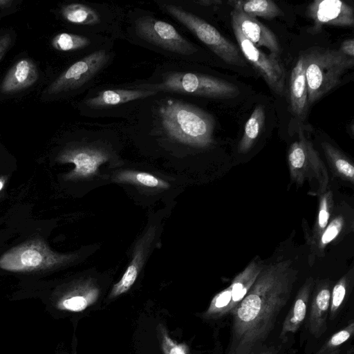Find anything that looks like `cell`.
<instances>
[{
    "label": "cell",
    "instance_id": "1",
    "mask_svg": "<svg viewBox=\"0 0 354 354\" xmlns=\"http://www.w3.org/2000/svg\"><path fill=\"white\" fill-rule=\"evenodd\" d=\"M291 260L264 266L242 301L233 309L225 354H253L272 331L297 278Z\"/></svg>",
    "mask_w": 354,
    "mask_h": 354
},
{
    "label": "cell",
    "instance_id": "2",
    "mask_svg": "<svg viewBox=\"0 0 354 354\" xmlns=\"http://www.w3.org/2000/svg\"><path fill=\"white\" fill-rule=\"evenodd\" d=\"M136 130H147L172 142L206 148L214 142L212 115L183 98L158 93L146 98L130 114Z\"/></svg>",
    "mask_w": 354,
    "mask_h": 354
},
{
    "label": "cell",
    "instance_id": "3",
    "mask_svg": "<svg viewBox=\"0 0 354 354\" xmlns=\"http://www.w3.org/2000/svg\"><path fill=\"white\" fill-rule=\"evenodd\" d=\"M124 38L168 57L183 62L197 55L198 47L174 25L151 12L135 8L125 12Z\"/></svg>",
    "mask_w": 354,
    "mask_h": 354
},
{
    "label": "cell",
    "instance_id": "4",
    "mask_svg": "<svg viewBox=\"0 0 354 354\" xmlns=\"http://www.w3.org/2000/svg\"><path fill=\"white\" fill-rule=\"evenodd\" d=\"M127 85L157 93L209 98H232L240 93L239 89L229 82L186 70L183 62L174 61L158 66L148 79Z\"/></svg>",
    "mask_w": 354,
    "mask_h": 354
},
{
    "label": "cell",
    "instance_id": "5",
    "mask_svg": "<svg viewBox=\"0 0 354 354\" xmlns=\"http://www.w3.org/2000/svg\"><path fill=\"white\" fill-rule=\"evenodd\" d=\"M307 82L308 104H313L335 88L354 59L338 50L313 47L303 55Z\"/></svg>",
    "mask_w": 354,
    "mask_h": 354
},
{
    "label": "cell",
    "instance_id": "6",
    "mask_svg": "<svg viewBox=\"0 0 354 354\" xmlns=\"http://www.w3.org/2000/svg\"><path fill=\"white\" fill-rule=\"evenodd\" d=\"M60 14L65 21L82 28L86 34L112 39L124 38L125 12L119 6L74 2L62 6Z\"/></svg>",
    "mask_w": 354,
    "mask_h": 354
},
{
    "label": "cell",
    "instance_id": "7",
    "mask_svg": "<svg viewBox=\"0 0 354 354\" xmlns=\"http://www.w3.org/2000/svg\"><path fill=\"white\" fill-rule=\"evenodd\" d=\"M156 3L160 10L190 31L225 63L237 66L246 65L237 47L208 22L183 8L174 1H157Z\"/></svg>",
    "mask_w": 354,
    "mask_h": 354
},
{
    "label": "cell",
    "instance_id": "8",
    "mask_svg": "<svg viewBox=\"0 0 354 354\" xmlns=\"http://www.w3.org/2000/svg\"><path fill=\"white\" fill-rule=\"evenodd\" d=\"M288 163L291 180L297 185L308 180L314 185L317 196L327 190L329 178L326 165L312 142L302 133L288 149Z\"/></svg>",
    "mask_w": 354,
    "mask_h": 354
},
{
    "label": "cell",
    "instance_id": "9",
    "mask_svg": "<svg viewBox=\"0 0 354 354\" xmlns=\"http://www.w3.org/2000/svg\"><path fill=\"white\" fill-rule=\"evenodd\" d=\"M113 42L83 56L61 73L48 87L50 95L80 90L93 80L113 61Z\"/></svg>",
    "mask_w": 354,
    "mask_h": 354
},
{
    "label": "cell",
    "instance_id": "10",
    "mask_svg": "<svg viewBox=\"0 0 354 354\" xmlns=\"http://www.w3.org/2000/svg\"><path fill=\"white\" fill-rule=\"evenodd\" d=\"M157 93L126 85L122 88H96L91 91L82 105L90 117H104L112 111H129L130 114L147 97Z\"/></svg>",
    "mask_w": 354,
    "mask_h": 354
},
{
    "label": "cell",
    "instance_id": "11",
    "mask_svg": "<svg viewBox=\"0 0 354 354\" xmlns=\"http://www.w3.org/2000/svg\"><path fill=\"white\" fill-rule=\"evenodd\" d=\"M67 259L53 252L39 240L26 242L4 253L0 268L11 272H30L53 268Z\"/></svg>",
    "mask_w": 354,
    "mask_h": 354
},
{
    "label": "cell",
    "instance_id": "12",
    "mask_svg": "<svg viewBox=\"0 0 354 354\" xmlns=\"http://www.w3.org/2000/svg\"><path fill=\"white\" fill-rule=\"evenodd\" d=\"M264 265L261 260H253L232 281L231 284L217 293L210 301L203 316L218 319L231 313L242 301L261 272Z\"/></svg>",
    "mask_w": 354,
    "mask_h": 354
},
{
    "label": "cell",
    "instance_id": "13",
    "mask_svg": "<svg viewBox=\"0 0 354 354\" xmlns=\"http://www.w3.org/2000/svg\"><path fill=\"white\" fill-rule=\"evenodd\" d=\"M232 27L239 48L244 57L263 77L270 88L276 94L283 95L285 92L286 73L283 66L277 55H268L257 48L241 32L235 23Z\"/></svg>",
    "mask_w": 354,
    "mask_h": 354
},
{
    "label": "cell",
    "instance_id": "14",
    "mask_svg": "<svg viewBox=\"0 0 354 354\" xmlns=\"http://www.w3.org/2000/svg\"><path fill=\"white\" fill-rule=\"evenodd\" d=\"M110 153L101 146L93 144H73L62 151L57 160L72 163L74 169L67 175L69 180L86 179L95 175L99 167L109 160Z\"/></svg>",
    "mask_w": 354,
    "mask_h": 354
},
{
    "label": "cell",
    "instance_id": "15",
    "mask_svg": "<svg viewBox=\"0 0 354 354\" xmlns=\"http://www.w3.org/2000/svg\"><path fill=\"white\" fill-rule=\"evenodd\" d=\"M306 14L313 21L314 30L326 24L351 27L354 24L353 8L339 0H315L308 5Z\"/></svg>",
    "mask_w": 354,
    "mask_h": 354
},
{
    "label": "cell",
    "instance_id": "16",
    "mask_svg": "<svg viewBox=\"0 0 354 354\" xmlns=\"http://www.w3.org/2000/svg\"><path fill=\"white\" fill-rule=\"evenodd\" d=\"M331 290V282L328 279L315 282L306 326L308 332L316 338L322 336L327 329Z\"/></svg>",
    "mask_w": 354,
    "mask_h": 354
},
{
    "label": "cell",
    "instance_id": "17",
    "mask_svg": "<svg viewBox=\"0 0 354 354\" xmlns=\"http://www.w3.org/2000/svg\"><path fill=\"white\" fill-rule=\"evenodd\" d=\"M231 20L239 27L243 36L257 48L266 47L271 53L277 55L280 53L281 48L277 37L255 17L233 10Z\"/></svg>",
    "mask_w": 354,
    "mask_h": 354
},
{
    "label": "cell",
    "instance_id": "18",
    "mask_svg": "<svg viewBox=\"0 0 354 354\" xmlns=\"http://www.w3.org/2000/svg\"><path fill=\"white\" fill-rule=\"evenodd\" d=\"M315 281L308 278L297 292L290 311L284 319L279 334L281 339H285L290 333H295L304 321L309 306Z\"/></svg>",
    "mask_w": 354,
    "mask_h": 354
},
{
    "label": "cell",
    "instance_id": "19",
    "mask_svg": "<svg viewBox=\"0 0 354 354\" xmlns=\"http://www.w3.org/2000/svg\"><path fill=\"white\" fill-rule=\"evenodd\" d=\"M111 42L113 39L96 35L61 32L53 38L51 45L58 51L89 54Z\"/></svg>",
    "mask_w": 354,
    "mask_h": 354
},
{
    "label": "cell",
    "instance_id": "20",
    "mask_svg": "<svg viewBox=\"0 0 354 354\" xmlns=\"http://www.w3.org/2000/svg\"><path fill=\"white\" fill-rule=\"evenodd\" d=\"M38 80V70L29 59H22L10 68L3 78L1 91L5 94L19 92L33 85Z\"/></svg>",
    "mask_w": 354,
    "mask_h": 354
},
{
    "label": "cell",
    "instance_id": "21",
    "mask_svg": "<svg viewBox=\"0 0 354 354\" xmlns=\"http://www.w3.org/2000/svg\"><path fill=\"white\" fill-rule=\"evenodd\" d=\"M290 101L292 112L299 117L303 116L308 104V90L302 55L290 74Z\"/></svg>",
    "mask_w": 354,
    "mask_h": 354
},
{
    "label": "cell",
    "instance_id": "22",
    "mask_svg": "<svg viewBox=\"0 0 354 354\" xmlns=\"http://www.w3.org/2000/svg\"><path fill=\"white\" fill-rule=\"evenodd\" d=\"M99 290L91 283H84L64 295L57 303L61 310L81 312L97 299Z\"/></svg>",
    "mask_w": 354,
    "mask_h": 354
},
{
    "label": "cell",
    "instance_id": "23",
    "mask_svg": "<svg viewBox=\"0 0 354 354\" xmlns=\"http://www.w3.org/2000/svg\"><path fill=\"white\" fill-rule=\"evenodd\" d=\"M228 3L233 7V10L255 18L260 17L271 19L283 15L282 10L270 0H230Z\"/></svg>",
    "mask_w": 354,
    "mask_h": 354
},
{
    "label": "cell",
    "instance_id": "24",
    "mask_svg": "<svg viewBox=\"0 0 354 354\" xmlns=\"http://www.w3.org/2000/svg\"><path fill=\"white\" fill-rule=\"evenodd\" d=\"M319 203L317 219L313 231L308 236H306L308 245L313 250L318 242L319 239L329 223L330 218L333 209V196L330 190H326L319 195Z\"/></svg>",
    "mask_w": 354,
    "mask_h": 354
},
{
    "label": "cell",
    "instance_id": "25",
    "mask_svg": "<svg viewBox=\"0 0 354 354\" xmlns=\"http://www.w3.org/2000/svg\"><path fill=\"white\" fill-rule=\"evenodd\" d=\"M324 154L333 171L342 180L354 183V167L340 151L327 142L322 143Z\"/></svg>",
    "mask_w": 354,
    "mask_h": 354
},
{
    "label": "cell",
    "instance_id": "26",
    "mask_svg": "<svg viewBox=\"0 0 354 354\" xmlns=\"http://www.w3.org/2000/svg\"><path fill=\"white\" fill-rule=\"evenodd\" d=\"M265 118L263 106L257 105L245 123L243 134L239 144V152L246 153L251 149L263 129Z\"/></svg>",
    "mask_w": 354,
    "mask_h": 354
},
{
    "label": "cell",
    "instance_id": "27",
    "mask_svg": "<svg viewBox=\"0 0 354 354\" xmlns=\"http://www.w3.org/2000/svg\"><path fill=\"white\" fill-rule=\"evenodd\" d=\"M353 274L349 272L342 276L331 290L329 319L333 320L339 314L348 298L352 287Z\"/></svg>",
    "mask_w": 354,
    "mask_h": 354
},
{
    "label": "cell",
    "instance_id": "28",
    "mask_svg": "<svg viewBox=\"0 0 354 354\" xmlns=\"http://www.w3.org/2000/svg\"><path fill=\"white\" fill-rule=\"evenodd\" d=\"M142 255L137 252L120 280L112 288L109 298L116 297L127 292L135 283L141 268Z\"/></svg>",
    "mask_w": 354,
    "mask_h": 354
},
{
    "label": "cell",
    "instance_id": "29",
    "mask_svg": "<svg viewBox=\"0 0 354 354\" xmlns=\"http://www.w3.org/2000/svg\"><path fill=\"white\" fill-rule=\"evenodd\" d=\"M116 180L147 187L166 189L169 187L166 181L151 174L140 171H123L117 175Z\"/></svg>",
    "mask_w": 354,
    "mask_h": 354
},
{
    "label": "cell",
    "instance_id": "30",
    "mask_svg": "<svg viewBox=\"0 0 354 354\" xmlns=\"http://www.w3.org/2000/svg\"><path fill=\"white\" fill-rule=\"evenodd\" d=\"M344 225V218L341 215L336 216L331 220L318 240L314 250L315 253L321 254L324 252L325 247L332 241L335 240L340 234Z\"/></svg>",
    "mask_w": 354,
    "mask_h": 354
},
{
    "label": "cell",
    "instance_id": "31",
    "mask_svg": "<svg viewBox=\"0 0 354 354\" xmlns=\"http://www.w3.org/2000/svg\"><path fill=\"white\" fill-rule=\"evenodd\" d=\"M354 332V322L351 321L342 329L334 333L315 354H328L348 340Z\"/></svg>",
    "mask_w": 354,
    "mask_h": 354
},
{
    "label": "cell",
    "instance_id": "32",
    "mask_svg": "<svg viewBox=\"0 0 354 354\" xmlns=\"http://www.w3.org/2000/svg\"><path fill=\"white\" fill-rule=\"evenodd\" d=\"M158 336L164 354H189V348L185 343H178L168 334L162 325L158 326Z\"/></svg>",
    "mask_w": 354,
    "mask_h": 354
},
{
    "label": "cell",
    "instance_id": "33",
    "mask_svg": "<svg viewBox=\"0 0 354 354\" xmlns=\"http://www.w3.org/2000/svg\"><path fill=\"white\" fill-rule=\"evenodd\" d=\"M340 53L349 57H354V40L353 39H346L343 41L338 50Z\"/></svg>",
    "mask_w": 354,
    "mask_h": 354
},
{
    "label": "cell",
    "instance_id": "34",
    "mask_svg": "<svg viewBox=\"0 0 354 354\" xmlns=\"http://www.w3.org/2000/svg\"><path fill=\"white\" fill-rule=\"evenodd\" d=\"M12 41L10 34L0 35V62L8 50Z\"/></svg>",
    "mask_w": 354,
    "mask_h": 354
},
{
    "label": "cell",
    "instance_id": "35",
    "mask_svg": "<svg viewBox=\"0 0 354 354\" xmlns=\"http://www.w3.org/2000/svg\"><path fill=\"white\" fill-rule=\"evenodd\" d=\"M280 349V346H263L253 354H279Z\"/></svg>",
    "mask_w": 354,
    "mask_h": 354
},
{
    "label": "cell",
    "instance_id": "36",
    "mask_svg": "<svg viewBox=\"0 0 354 354\" xmlns=\"http://www.w3.org/2000/svg\"><path fill=\"white\" fill-rule=\"evenodd\" d=\"M193 3H196L198 6L207 7V6H218L222 3V1L220 0H199V1H193Z\"/></svg>",
    "mask_w": 354,
    "mask_h": 354
},
{
    "label": "cell",
    "instance_id": "37",
    "mask_svg": "<svg viewBox=\"0 0 354 354\" xmlns=\"http://www.w3.org/2000/svg\"><path fill=\"white\" fill-rule=\"evenodd\" d=\"M13 1L12 0H0V8H6L11 6Z\"/></svg>",
    "mask_w": 354,
    "mask_h": 354
},
{
    "label": "cell",
    "instance_id": "38",
    "mask_svg": "<svg viewBox=\"0 0 354 354\" xmlns=\"http://www.w3.org/2000/svg\"><path fill=\"white\" fill-rule=\"evenodd\" d=\"M4 185V180H0V190L2 189Z\"/></svg>",
    "mask_w": 354,
    "mask_h": 354
},
{
    "label": "cell",
    "instance_id": "39",
    "mask_svg": "<svg viewBox=\"0 0 354 354\" xmlns=\"http://www.w3.org/2000/svg\"><path fill=\"white\" fill-rule=\"evenodd\" d=\"M328 354H339V349H337V350H335V351H333V352H331V353H330Z\"/></svg>",
    "mask_w": 354,
    "mask_h": 354
}]
</instances>
